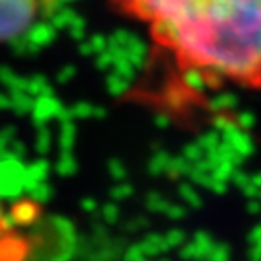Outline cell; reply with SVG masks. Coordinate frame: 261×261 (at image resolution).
Masks as SVG:
<instances>
[{
  "label": "cell",
  "instance_id": "obj_1",
  "mask_svg": "<svg viewBox=\"0 0 261 261\" xmlns=\"http://www.w3.org/2000/svg\"><path fill=\"white\" fill-rule=\"evenodd\" d=\"M181 79L261 91V0H105Z\"/></svg>",
  "mask_w": 261,
  "mask_h": 261
},
{
  "label": "cell",
  "instance_id": "obj_2",
  "mask_svg": "<svg viewBox=\"0 0 261 261\" xmlns=\"http://www.w3.org/2000/svg\"><path fill=\"white\" fill-rule=\"evenodd\" d=\"M62 0H0V43H11L43 23Z\"/></svg>",
  "mask_w": 261,
  "mask_h": 261
},
{
  "label": "cell",
  "instance_id": "obj_3",
  "mask_svg": "<svg viewBox=\"0 0 261 261\" xmlns=\"http://www.w3.org/2000/svg\"><path fill=\"white\" fill-rule=\"evenodd\" d=\"M31 249L25 224L0 200V261H27Z\"/></svg>",
  "mask_w": 261,
  "mask_h": 261
}]
</instances>
